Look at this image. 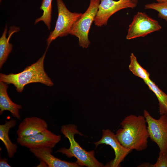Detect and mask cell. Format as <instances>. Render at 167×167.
Segmentation results:
<instances>
[{"label": "cell", "mask_w": 167, "mask_h": 167, "mask_svg": "<svg viewBox=\"0 0 167 167\" xmlns=\"http://www.w3.org/2000/svg\"><path fill=\"white\" fill-rule=\"evenodd\" d=\"M120 125L121 128L118 130L115 135L123 146L137 151L147 148L149 136L146 121L143 115L127 116Z\"/></svg>", "instance_id": "1"}, {"label": "cell", "mask_w": 167, "mask_h": 167, "mask_svg": "<svg viewBox=\"0 0 167 167\" xmlns=\"http://www.w3.org/2000/svg\"><path fill=\"white\" fill-rule=\"evenodd\" d=\"M48 47H47L43 55L36 62L27 66L22 71L8 75L1 73L0 81L13 84L19 92H22L26 85L31 83H40L48 86H53V83L44 69V60Z\"/></svg>", "instance_id": "2"}, {"label": "cell", "mask_w": 167, "mask_h": 167, "mask_svg": "<svg viewBox=\"0 0 167 167\" xmlns=\"http://www.w3.org/2000/svg\"><path fill=\"white\" fill-rule=\"evenodd\" d=\"M60 131L65 137L68 139L70 145L69 148H61L57 151V152L61 153L69 158L75 157L77 159L76 162L80 166H104L95 157L94 151H87L85 150L75 140L74 136L75 134L83 135L77 130L75 125L73 124L63 125L61 127Z\"/></svg>", "instance_id": "3"}, {"label": "cell", "mask_w": 167, "mask_h": 167, "mask_svg": "<svg viewBox=\"0 0 167 167\" xmlns=\"http://www.w3.org/2000/svg\"><path fill=\"white\" fill-rule=\"evenodd\" d=\"M101 0H90L89 5L81 17L72 26L70 34L79 39V44L87 48L90 44L88 35L89 29L98 9Z\"/></svg>", "instance_id": "4"}, {"label": "cell", "mask_w": 167, "mask_h": 167, "mask_svg": "<svg viewBox=\"0 0 167 167\" xmlns=\"http://www.w3.org/2000/svg\"><path fill=\"white\" fill-rule=\"evenodd\" d=\"M56 1L58 17L54 29L50 33L46 40L48 47L51 43L58 37L66 36L69 34L73 25L83 14L70 11L62 0Z\"/></svg>", "instance_id": "5"}, {"label": "cell", "mask_w": 167, "mask_h": 167, "mask_svg": "<svg viewBox=\"0 0 167 167\" xmlns=\"http://www.w3.org/2000/svg\"><path fill=\"white\" fill-rule=\"evenodd\" d=\"M143 116L147 126L149 138L155 143L160 149V153L163 155L167 153V117L161 115L158 119L153 118L146 110Z\"/></svg>", "instance_id": "6"}, {"label": "cell", "mask_w": 167, "mask_h": 167, "mask_svg": "<svg viewBox=\"0 0 167 167\" xmlns=\"http://www.w3.org/2000/svg\"><path fill=\"white\" fill-rule=\"evenodd\" d=\"M161 29V27L157 21L144 12H139L134 16L129 25L126 38L127 39L131 40L144 37Z\"/></svg>", "instance_id": "7"}, {"label": "cell", "mask_w": 167, "mask_h": 167, "mask_svg": "<svg viewBox=\"0 0 167 167\" xmlns=\"http://www.w3.org/2000/svg\"><path fill=\"white\" fill-rule=\"evenodd\" d=\"M94 22L96 25L101 27L107 24L109 17L122 9L133 8L136 4L131 0H101Z\"/></svg>", "instance_id": "8"}, {"label": "cell", "mask_w": 167, "mask_h": 167, "mask_svg": "<svg viewBox=\"0 0 167 167\" xmlns=\"http://www.w3.org/2000/svg\"><path fill=\"white\" fill-rule=\"evenodd\" d=\"M61 139L60 135H56L48 129L36 135L21 138L18 137V143L29 149L48 148L52 149Z\"/></svg>", "instance_id": "9"}, {"label": "cell", "mask_w": 167, "mask_h": 167, "mask_svg": "<svg viewBox=\"0 0 167 167\" xmlns=\"http://www.w3.org/2000/svg\"><path fill=\"white\" fill-rule=\"evenodd\" d=\"M94 143L96 148L100 144H105L110 145L114 150L115 158L105 167H119L120 163L132 150L123 146L118 140L115 134L109 129L103 130L101 139Z\"/></svg>", "instance_id": "10"}, {"label": "cell", "mask_w": 167, "mask_h": 167, "mask_svg": "<svg viewBox=\"0 0 167 167\" xmlns=\"http://www.w3.org/2000/svg\"><path fill=\"white\" fill-rule=\"evenodd\" d=\"M48 124L44 119L36 117H26L21 122L16 133L18 137L36 135L47 129Z\"/></svg>", "instance_id": "11"}, {"label": "cell", "mask_w": 167, "mask_h": 167, "mask_svg": "<svg viewBox=\"0 0 167 167\" xmlns=\"http://www.w3.org/2000/svg\"><path fill=\"white\" fill-rule=\"evenodd\" d=\"M30 151L37 158L44 161L49 167H79L76 162H70L55 157L51 153L52 148H32Z\"/></svg>", "instance_id": "12"}, {"label": "cell", "mask_w": 167, "mask_h": 167, "mask_svg": "<svg viewBox=\"0 0 167 167\" xmlns=\"http://www.w3.org/2000/svg\"><path fill=\"white\" fill-rule=\"evenodd\" d=\"M7 84L0 81V114L5 110L10 112L13 117L20 119L19 110L22 108L21 105L13 102L8 96L7 90Z\"/></svg>", "instance_id": "13"}, {"label": "cell", "mask_w": 167, "mask_h": 167, "mask_svg": "<svg viewBox=\"0 0 167 167\" xmlns=\"http://www.w3.org/2000/svg\"><path fill=\"white\" fill-rule=\"evenodd\" d=\"M16 122L15 119L6 121L4 124L0 125V139L5 145L9 157L12 158L16 152L17 144L12 143L10 139L9 133L10 129L15 127Z\"/></svg>", "instance_id": "14"}, {"label": "cell", "mask_w": 167, "mask_h": 167, "mask_svg": "<svg viewBox=\"0 0 167 167\" xmlns=\"http://www.w3.org/2000/svg\"><path fill=\"white\" fill-rule=\"evenodd\" d=\"M19 28L15 27H11L10 28L9 35L8 38L6 37L7 32V25L5 28L1 37L0 38V68H1L7 60L9 54L12 49L13 45L9 43V40L12 35L18 32Z\"/></svg>", "instance_id": "15"}, {"label": "cell", "mask_w": 167, "mask_h": 167, "mask_svg": "<svg viewBox=\"0 0 167 167\" xmlns=\"http://www.w3.org/2000/svg\"><path fill=\"white\" fill-rule=\"evenodd\" d=\"M149 88L155 95L158 101L160 114H167V95L150 79L144 81Z\"/></svg>", "instance_id": "16"}, {"label": "cell", "mask_w": 167, "mask_h": 167, "mask_svg": "<svg viewBox=\"0 0 167 167\" xmlns=\"http://www.w3.org/2000/svg\"><path fill=\"white\" fill-rule=\"evenodd\" d=\"M128 67L133 75L142 79L144 82L150 79L149 72L140 65L136 57L132 53L130 56Z\"/></svg>", "instance_id": "17"}, {"label": "cell", "mask_w": 167, "mask_h": 167, "mask_svg": "<svg viewBox=\"0 0 167 167\" xmlns=\"http://www.w3.org/2000/svg\"><path fill=\"white\" fill-rule=\"evenodd\" d=\"M52 0H42L40 9L43 11L42 15L35 20L36 24L40 21H43L47 27L48 29L50 28L51 21Z\"/></svg>", "instance_id": "18"}, {"label": "cell", "mask_w": 167, "mask_h": 167, "mask_svg": "<svg viewBox=\"0 0 167 167\" xmlns=\"http://www.w3.org/2000/svg\"><path fill=\"white\" fill-rule=\"evenodd\" d=\"M144 9L156 11L158 13V17L167 22V2L148 4L145 5Z\"/></svg>", "instance_id": "19"}, {"label": "cell", "mask_w": 167, "mask_h": 167, "mask_svg": "<svg viewBox=\"0 0 167 167\" xmlns=\"http://www.w3.org/2000/svg\"><path fill=\"white\" fill-rule=\"evenodd\" d=\"M152 167H167V153L165 155L159 153L157 161Z\"/></svg>", "instance_id": "20"}, {"label": "cell", "mask_w": 167, "mask_h": 167, "mask_svg": "<svg viewBox=\"0 0 167 167\" xmlns=\"http://www.w3.org/2000/svg\"><path fill=\"white\" fill-rule=\"evenodd\" d=\"M8 160L7 158L0 159V167H11V166L8 163Z\"/></svg>", "instance_id": "21"}, {"label": "cell", "mask_w": 167, "mask_h": 167, "mask_svg": "<svg viewBox=\"0 0 167 167\" xmlns=\"http://www.w3.org/2000/svg\"><path fill=\"white\" fill-rule=\"evenodd\" d=\"M152 164L150 163L146 162L139 165L137 167H152Z\"/></svg>", "instance_id": "22"}, {"label": "cell", "mask_w": 167, "mask_h": 167, "mask_svg": "<svg viewBox=\"0 0 167 167\" xmlns=\"http://www.w3.org/2000/svg\"><path fill=\"white\" fill-rule=\"evenodd\" d=\"M157 2H167V0H155Z\"/></svg>", "instance_id": "23"}, {"label": "cell", "mask_w": 167, "mask_h": 167, "mask_svg": "<svg viewBox=\"0 0 167 167\" xmlns=\"http://www.w3.org/2000/svg\"><path fill=\"white\" fill-rule=\"evenodd\" d=\"M133 2L137 4L138 0H131Z\"/></svg>", "instance_id": "24"}, {"label": "cell", "mask_w": 167, "mask_h": 167, "mask_svg": "<svg viewBox=\"0 0 167 167\" xmlns=\"http://www.w3.org/2000/svg\"><path fill=\"white\" fill-rule=\"evenodd\" d=\"M166 116H167V114L166 115Z\"/></svg>", "instance_id": "25"}]
</instances>
